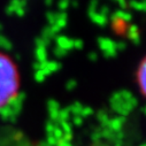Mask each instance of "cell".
<instances>
[{
  "instance_id": "6",
  "label": "cell",
  "mask_w": 146,
  "mask_h": 146,
  "mask_svg": "<svg viewBox=\"0 0 146 146\" xmlns=\"http://www.w3.org/2000/svg\"><path fill=\"white\" fill-rule=\"evenodd\" d=\"M56 44H58V47L68 52L69 50L74 48L75 47V44H74V39H69L68 37H58L56 38Z\"/></svg>"
},
{
  "instance_id": "8",
  "label": "cell",
  "mask_w": 146,
  "mask_h": 146,
  "mask_svg": "<svg viewBox=\"0 0 146 146\" xmlns=\"http://www.w3.org/2000/svg\"><path fill=\"white\" fill-rule=\"evenodd\" d=\"M0 47L4 50H11L12 48V43L9 42L8 38L4 37V36H0Z\"/></svg>"
},
{
  "instance_id": "7",
  "label": "cell",
  "mask_w": 146,
  "mask_h": 146,
  "mask_svg": "<svg viewBox=\"0 0 146 146\" xmlns=\"http://www.w3.org/2000/svg\"><path fill=\"white\" fill-rule=\"evenodd\" d=\"M47 47L45 46H36V51H35V55L38 60V63H43L45 61H47Z\"/></svg>"
},
{
  "instance_id": "2",
  "label": "cell",
  "mask_w": 146,
  "mask_h": 146,
  "mask_svg": "<svg viewBox=\"0 0 146 146\" xmlns=\"http://www.w3.org/2000/svg\"><path fill=\"white\" fill-rule=\"evenodd\" d=\"M108 8L104 5H98V3H93L90 6V17L93 22L99 25H105L108 21Z\"/></svg>"
},
{
  "instance_id": "5",
  "label": "cell",
  "mask_w": 146,
  "mask_h": 146,
  "mask_svg": "<svg viewBox=\"0 0 146 146\" xmlns=\"http://www.w3.org/2000/svg\"><path fill=\"white\" fill-rule=\"evenodd\" d=\"M25 12V6L23 0H12L9 6L7 7V13L15 14L19 16H22Z\"/></svg>"
},
{
  "instance_id": "4",
  "label": "cell",
  "mask_w": 146,
  "mask_h": 146,
  "mask_svg": "<svg viewBox=\"0 0 146 146\" xmlns=\"http://www.w3.org/2000/svg\"><path fill=\"white\" fill-rule=\"evenodd\" d=\"M145 77H146V62H145V59H143L137 70V82L140 88L141 94H145V85H146Z\"/></svg>"
},
{
  "instance_id": "9",
  "label": "cell",
  "mask_w": 146,
  "mask_h": 146,
  "mask_svg": "<svg viewBox=\"0 0 146 146\" xmlns=\"http://www.w3.org/2000/svg\"><path fill=\"white\" fill-rule=\"evenodd\" d=\"M68 5H69V0H60V1H59V8H60V11L61 12L66 11V8L68 7Z\"/></svg>"
},
{
  "instance_id": "1",
  "label": "cell",
  "mask_w": 146,
  "mask_h": 146,
  "mask_svg": "<svg viewBox=\"0 0 146 146\" xmlns=\"http://www.w3.org/2000/svg\"><path fill=\"white\" fill-rule=\"evenodd\" d=\"M20 86L19 70L11 58L0 53V109L16 96Z\"/></svg>"
},
{
  "instance_id": "3",
  "label": "cell",
  "mask_w": 146,
  "mask_h": 146,
  "mask_svg": "<svg viewBox=\"0 0 146 146\" xmlns=\"http://www.w3.org/2000/svg\"><path fill=\"white\" fill-rule=\"evenodd\" d=\"M98 44H99V47H100L101 52L107 58H113L119 52V44H116L115 42L111 40L109 38L101 37V38H99Z\"/></svg>"
}]
</instances>
